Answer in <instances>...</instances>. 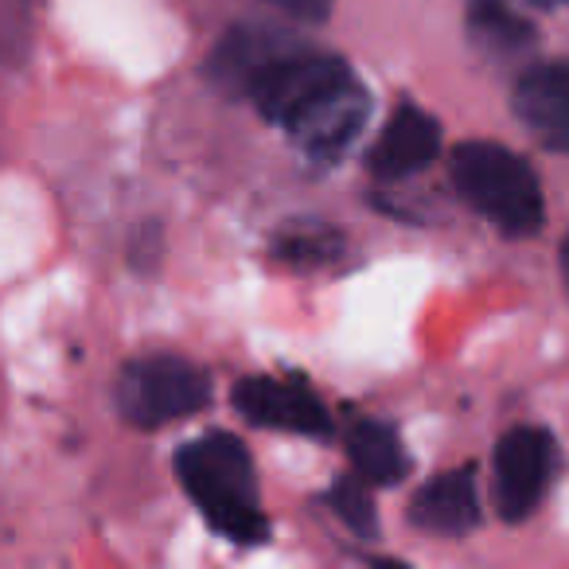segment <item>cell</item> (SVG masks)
<instances>
[{"label":"cell","mask_w":569,"mask_h":569,"mask_svg":"<svg viewBox=\"0 0 569 569\" xmlns=\"http://www.w3.org/2000/svg\"><path fill=\"white\" fill-rule=\"evenodd\" d=\"M176 476L219 535L238 546L266 542L269 527L258 503L253 460L238 437L203 433L176 452Z\"/></svg>","instance_id":"6da1fadb"},{"label":"cell","mask_w":569,"mask_h":569,"mask_svg":"<svg viewBox=\"0 0 569 569\" xmlns=\"http://www.w3.org/2000/svg\"><path fill=\"white\" fill-rule=\"evenodd\" d=\"M452 183L503 234H535L542 227V183L522 157L491 141H468L452 152Z\"/></svg>","instance_id":"7a4b0ae2"},{"label":"cell","mask_w":569,"mask_h":569,"mask_svg":"<svg viewBox=\"0 0 569 569\" xmlns=\"http://www.w3.org/2000/svg\"><path fill=\"white\" fill-rule=\"evenodd\" d=\"M211 398V379L196 363L176 356L137 359L121 371L118 406L126 421L141 429H157L203 410Z\"/></svg>","instance_id":"3957f363"},{"label":"cell","mask_w":569,"mask_h":569,"mask_svg":"<svg viewBox=\"0 0 569 569\" xmlns=\"http://www.w3.org/2000/svg\"><path fill=\"white\" fill-rule=\"evenodd\" d=\"M553 476V437L538 426H519L496 449V503L511 522L542 503Z\"/></svg>","instance_id":"277c9868"},{"label":"cell","mask_w":569,"mask_h":569,"mask_svg":"<svg viewBox=\"0 0 569 569\" xmlns=\"http://www.w3.org/2000/svg\"><path fill=\"white\" fill-rule=\"evenodd\" d=\"M367 113H371V98H367L363 82L348 71L343 79H336L293 126L284 129V133L293 137V141H301L312 157L332 160L356 141Z\"/></svg>","instance_id":"5b68a950"},{"label":"cell","mask_w":569,"mask_h":569,"mask_svg":"<svg viewBox=\"0 0 569 569\" xmlns=\"http://www.w3.org/2000/svg\"><path fill=\"white\" fill-rule=\"evenodd\" d=\"M234 410L250 426L289 429V433H305V437L332 433V418H328L325 402L312 390H305L301 382L242 379L234 387Z\"/></svg>","instance_id":"8992f818"},{"label":"cell","mask_w":569,"mask_h":569,"mask_svg":"<svg viewBox=\"0 0 569 569\" xmlns=\"http://www.w3.org/2000/svg\"><path fill=\"white\" fill-rule=\"evenodd\" d=\"M519 121L553 152H569V63L535 67L515 87Z\"/></svg>","instance_id":"52a82bcc"},{"label":"cell","mask_w":569,"mask_h":569,"mask_svg":"<svg viewBox=\"0 0 569 569\" xmlns=\"http://www.w3.org/2000/svg\"><path fill=\"white\" fill-rule=\"evenodd\" d=\"M437 149H441V126H437V118H429L426 110L406 102L387 121V129H382L367 164L382 180H402L410 172H421L437 157Z\"/></svg>","instance_id":"ba28073f"},{"label":"cell","mask_w":569,"mask_h":569,"mask_svg":"<svg viewBox=\"0 0 569 569\" xmlns=\"http://www.w3.org/2000/svg\"><path fill=\"white\" fill-rule=\"evenodd\" d=\"M293 43V36L269 32V28H234L230 36H222L214 48L207 74L219 90L234 98H250L253 82L266 74V67Z\"/></svg>","instance_id":"9c48e42d"},{"label":"cell","mask_w":569,"mask_h":569,"mask_svg":"<svg viewBox=\"0 0 569 569\" xmlns=\"http://www.w3.org/2000/svg\"><path fill=\"white\" fill-rule=\"evenodd\" d=\"M410 519L421 530H433V535H465V530H472L480 522V496H476L472 468H457V472L429 480L413 496Z\"/></svg>","instance_id":"30bf717a"},{"label":"cell","mask_w":569,"mask_h":569,"mask_svg":"<svg viewBox=\"0 0 569 569\" xmlns=\"http://www.w3.org/2000/svg\"><path fill=\"white\" fill-rule=\"evenodd\" d=\"M348 457L367 483H382V488L398 483L406 476V468H410L398 433L390 426H382V421H359V426L351 429Z\"/></svg>","instance_id":"8fae6325"},{"label":"cell","mask_w":569,"mask_h":569,"mask_svg":"<svg viewBox=\"0 0 569 569\" xmlns=\"http://www.w3.org/2000/svg\"><path fill=\"white\" fill-rule=\"evenodd\" d=\"M468 32L476 36L480 48H488L491 56H499V59L519 56V51H527L530 43H535L530 24L515 9H507L503 0H472V9H468Z\"/></svg>","instance_id":"7c38bea8"},{"label":"cell","mask_w":569,"mask_h":569,"mask_svg":"<svg viewBox=\"0 0 569 569\" xmlns=\"http://www.w3.org/2000/svg\"><path fill=\"white\" fill-rule=\"evenodd\" d=\"M328 503H332V511L348 522V530H356V535H363V538H375L379 522H375L371 496H367L356 480H336V488L328 491Z\"/></svg>","instance_id":"4fadbf2b"},{"label":"cell","mask_w":569,"mask_h":569,"mask_svg":"<svg viewBox=\"0 0 569 569\" xmlns=\"http://www.w3.org/2000/svg\"><path fill=\"white\" fill-rule=\"evenodd\" d=\"M340 246V238L332 230H309V234H284L277 242V258L289 261V266H320L328 261Z\"/></svg>","instance_id":"5bb4252c"},{"label":"cell","mask_w":569,"mask_h":569,"mask_svg":"<svg viewBox=\"0 0 569 569\" xmlns=\"http://www.w3.org/2000/svg\"><path fill=\"white\" fill-rule=\"evenodd\" d=\"M266 4L281 9L284 17L301 20V24H320V20H328V12H332V0H266Z\"/></svg>","instance_id":"9a60e30c"},{"label":"cell","mask_w":569,"mask_h":569,"mask_svg":"<svg viewBox=\"0 0 569 569\" xmlns=\"http://www.w3.org/2000/svg\"><path fill=\"white\" fill-rule=\"evenodd\" d=\"M527 4H535V9H566L569 0H527Z\"/></svg>","instance_id":"2e32d148"},{"label":"cell","mask_w":569,"mask_h":569,"mask_svg":"<svg viewBox=\"0 0 569 569\" xmlns=\"http://www.w3.org/2000/svg\"><path fill=\"white\" fill-rule=\"evenodd\" d=\"M561 269H566V281H569V238H566V246H561Z\"/></svg>","instance_id":"e0dca14e"}]
</instances>
